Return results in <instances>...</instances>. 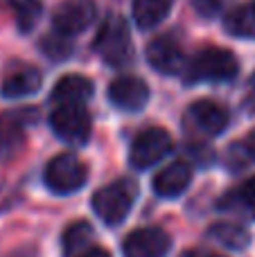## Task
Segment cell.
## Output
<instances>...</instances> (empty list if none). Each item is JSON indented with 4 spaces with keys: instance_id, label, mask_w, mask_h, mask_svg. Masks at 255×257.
I'll return each mask as SVG.
<instances>
[{
    "instance_id": "obj_5",
    "label": "cell",
    "mask_w": 255,
    "mask_h": 257,
    "mask_svg": "<svg viewBox=\"0 0 255 257\" xmlns=\"http://www.w3.org/2000/svg\"><path fill=\"white\" fill-rule=\"evenodd\" d=\"M50 126L68 145H86L90 138V115L84 104H59L50 115Z\"/></svg>"
},
{
    "instance_id": "obj_7",
    "label": "cell",
    "mask_w": 255,
    "mask_h": 257,
    "mask_svg": "<svg viewBox=\"0 0 255 257\" xmlns=\"http://www.w3.org/2000/svg\"><path fill=\"white\" fill-rule=\"evenodd\" d=\"M95 18H97L95 0H63L52 14V27L57 34L70 39L88 30Z\"/></svg>"
},
{
    "instance_id": "obj_8",
    "label": "cell",
    "mask_w": 255,
    "mask_h": 257,
    "mask_svg": "<svg viewBox=\"0 0 255 257\" xmlns=\"http://www.w3.org/2000/svg\"><path fill=\"white\" fill-rule=\"evenodd\" d=\"M108 102L126 113H138L149 102V86L140 77L124 75L117 77L108 86Z\"/></svg>"
},
{
    "instance_id": "obj_21",
    "label": "cell",
    "mask_w": 255,
    "mask_h": 257,
    "mask_svg": "<svg viewBox=\"0 0 255 257\" xmlns=\"http://www.w3.org/2000/svg\"><path fill=\"white\" fill-rule=\"evenodd\" d=\"M221 208H246V210H255V176L244 181L242 185L235 192H230L224 201H221Z\"/></svg>"
},
{
    "instance_id": "obj_12",
    "label": "cell",
    "mask_w": 255,
    "mask_h": 257,
    "mask_svg": "<svg viewBox=\"0 0 255 257\" xmlns=\"http://www.w3.org/2000/svg\"><path fill=\"white\" fill-rule=\"evenodd\" d=\"M192 181V169L185 163H172L154 176V192L163 199H176L188 190Z\"/></svg>"
},
{
    "instance_id": "obj_9",
    "label": "cell",
    "mask_w": 255,
    "mask_h": 257,
    "mask_svg": "<svg viewBox=\"0 0 255 257\" xmlns=\"http://www.w3.org/2000/svg\"><path fill=\"white\" fill-rule=\"evenodd\" d=\"M147 61L161 75H181L188 63L183 48L172 36H158L147 45Z\"/></svg>"
},
{
    "instance_id": "obj_24",
    "label": "cell",
    "mask_w": 255,
    "mask_h": 257,
    "mask_svg": "<svg viewBox=\"0 0 255 257\" xmlns=\"http://www.w3.org/2000/svg\"><path fill=\"white\" fill-rule=\"evenodd\" d=\"M181 257H221L217 253H210V250H201V248H192V250H185Z\"/></svg>"
},
{
    "instance_id": "obj_10",
    "label": "cell",
    "mask_w": 255,
    "mask_h": 257,
    "mask_svg": "<svg viewBox=\"0 0 255 257\" xmlns=\"http://www.w3.org/2000/svg\"><path fill=\"white\" fill-rule=\"evenodd\" d=\"M170 250V237L161 228H138L129 232L122 244L124 257H165Z\"/></svg>"
},
{
    "instance_id": "obj_1",
    "label": "cell",
    "mask_w": 255,
    "mask_h": 257,
    "mask_svg": "<svg viewBox=\"0 0 255 257\" xmlns=\"http://www.w3.org/2000/svg\"><path fill=\"white\" fill-rule=\"evenodd\" d=\"M185 81L188 84H217V81H233L239 72V61L226 48H206L197 52L185 63Z\"/></svg>"
},
{
    "instance_id": "obj_22",
    "label": "cell",
    "mask_w": 255,
    "mask_h": 257,
    "mask_svg": "<svg viewBox=\"0 0 255 257\" xmlns=\"http://www.w3.org/2000/svg\"><path fill=\"white\" fill-rule=\"evenodd\" d=\"M43 52L48 54L50 59H54V61H61V59L70 57L72 48H70V43L66 41V36L52 34V36H48V39L43 41Z\"/></svg>"
},
{
    "instance_id": "obj_16",
    "label": "cell",
    "mask_w": 255,
    "mask_h": 257,
    "mask_svg": "<svg viewBox=\"0 0 255 257\" xmlns=\"http://www.w3.org/2000/svg\"><path fill=\"white\" fill-rule=\"evenodd\" d=\"M174 0H134V21L140 30H154L170 16Z\"/></svg>"
},
{
    "instance_id": "obj_3",
    "label": "cell",
    "mask_w": 255,
    "mask_h": 257,
    "mask_svg": "<svg viewBox=\"0 0 255 257\" xmlns=\"http://www.w3.org/2000/svg\"><path fill=\"white\" fill-rule=\"evenodd\" d=\"M136 185L126 178H120L115 183H108V185L99 187L93 194V210L99 219H102L106 226H117L129 217L131 208H134L136 201Z\"/></svg>"
},
{
    "instance_id": "obj_18",
    "label": "cell",
    "mask_w": 255,
    "mask_h": 257,
    "mask_svg": "<svg viewBox=\"0 0 255 257\" xmlns=\"http://www.w3.org/2000/svg\"><path fill=\"white\" fill-rule=\"evenodd\" d=\"M208 235L215 241H219V244L228 246V248H233V250L246 248L248 241H251V235H248L246 228L239 226V223H230V221H221V223L210 226Z\"/></svg>"
},
{
    "instance_id": "obj_15",
    "label": "cell",
    "mask_w": 255,
    "mask_h": 257,
    "mask_svg": "<svg viewBox=\"0 0 255 257\" xmlns=\"http://www.w3.org/2000/svg\"><path fill=\"white\" fill-rule=\"evenodd\" d=\"M43 84V77L36 68H18L16 72L5 77L3 86H0V95L7 99H21V97H30Z\"/></svg>"
},
{
    "instance_id": "obj_20",
    "label": "cell",
    "mask_w": 255,
    "mask_h": 257,
    "mask_svg": "<svg viewBox=\"0 0 255 257\" xmlns=\"http://www.w3.org/2000/svg\"><path fill=\"white\" fill-rule=\"evenodd\" d=\"M90 239H93V228L86 221H77L63 232V250L68 257H75L81 250H86Z\"/></svg>"
},
{
    "instance_id": "obj_14",
    "label": "cell",
    "mask_w": 255,
    "mask_h": 257,
    "mask_svg": "<svg viewBox=\"0 0 255 257\" xmlns=\"http://www.w3.org/2000/svg\"><path fill=\"white\" fill-rule=\"evenodd\" d=\"M34 122V111H7L0 115V156L16 149L23 140V131L27 124Z\"/></svg>"
},
{
    "instance_id": "obj_17",
    "label": "cell",
    "mask_w": 255,
    "mask_h": 257,
    "mask_svg": "<svg viewBox=\"0 0 255 257\" xmlns=\"http://www.w3.org/2000/svg\"><path fill=\"white\" fill-rule=\"evenodd\" d=\"M224 27L228 34L239 39H255V3H244L228 12L224 18Z\"/></svg>"
},
{
    "instance_id": "obj_23",
    "label": "cell",
    "mask_w": 255,
    "mask_h": 257,
    "mask_svg": "<svg viewBox=\"0 0 255 257\" xmlns=\"http://www.w3.org/2000/svg\"><path fill=\"white\" fill-rule=\"evenodd\" d=\"M75 257H111V255H108L104 248H97V246H93V248L81 250V253H79V255H75Z\"/></svg>"
},
{
    "instance_id": "obj_11",
    "label": "cell",
    "mask_w": 255,
    "mask_h": 257,
    "mask_svg": "<svg viewBox=\"0 0 255 257\" xmlns=\"http://www.w3.org/2000/svg\"><path fill=\"white\" fill-rule=\"evenodd\" d=\"M188 120L190 124L197 128L199 133L206 136H219L226 131L230 122V115L221 104L212 102V99H199L188 108Z\"/></svg>"
},
{
    "instance_id": "obj_19",
    "label": "cell",
    "mask_w": 255,
    "mask_h": 257,
    "mask_svg": "<svg viewBox=\"0 0 255 257\" xmlns=\"http://www.w3.org/2000/svg\"><path fill=\"white\" fill-rule=\"evenodd\" d=\"M7 5L12 7L14 16H16V25L21 32H32L34 25L39 23L43 5L41 0H7Z\"/></svg>"
},
{
    "instance_id": "obj_2",
    "label": "cell",
    "mask_w": 255,
    "mask_h": 257,
    "mask_svg": "<svg viewBox=\"0 0 255 257\" xmlns=\"http://www.w3.org/2000/svg\"><path fill=\"white\" fill-rule=\"evenodd\" d=\"M93 48L102 57V61L113 68H122L134 61V43H131L124 18L115 16V14L108 16L95 36Z\"/></svg>"
},
{
    "instance_id": "obj_6",
    "label": "cell",
    "mask_w": 255,
    "mask_h": 257,
    "mask_svg": "<svg viewBox=\"0 0 255 257\" xmlns=\"http://www.w3.org/2000/svg\"><path fill=\"white\" fill-rule=\"evenodd\" d=\"M172 151V138L165 128H145L143 133L136 136V140L131 142L129 151V163L134 169H149L154 165H158L167 154Z\"/></svg>"
},
{
    "instance_id": "obj_13",
    "label": "cell",
    "mask_w": 255,
    "mask_h": 257,
    "mask_svg": "<svg viewBox=\"0 0 255 257\" xmlns=\"http://www.w3.org/2000/svg\"><path fill=\"white\" fill-rule=\"evenodd\" d=\"M95 93V86L84 75H63L52 88V102L57 104H86Z\"/></svg>"
},
{
    "instance_id": "obj_4",
    "label": "cell",
    "mask_w": 255,
    "mask_h": 257,
    "mask_svg": "<svg viewBox=\"0 0 255 257\" xmlns=\"http://www.w3.org/2000/svg\"><path fill=\"white\" fill-rule=\"evenodd\" d=\"M43 181L54 194H75L88 181V169L75 154H61L48 163Z\"/></svg>"
},
{
    "instance_id": "obj_25",
    "label": "cell",
    "mask_w": 255,
    "mask_h": 257,
    "mask_svg": "<svg viewBox=\"0 0 255 257\" xmlns=\"http://www.w3.org/2000/svg\"><path fill=\"white\" fill-rule=\"evenodd\" d=\"M246 154L255 158V131L248 136V140H246Z\"/></svg>"
}]
</instances>
